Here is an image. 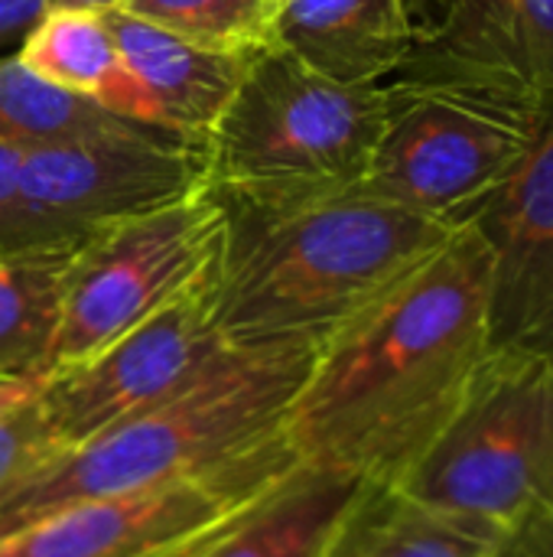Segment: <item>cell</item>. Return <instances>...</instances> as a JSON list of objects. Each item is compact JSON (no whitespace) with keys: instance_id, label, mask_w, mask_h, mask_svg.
Masks as SVG:
<instances>
[{"instance_id":"cell-24","label":"cell","mask_w":553,"mask_h":557,"mask_svg":"<svg viewBox=\"0 0 553 557\" xmlns=\"http://www.w3.org/2000/svg\"><path fill=\"white\" fill-rule=\"evenodd\" d=\"M16 157H20V150L0 147V228H3V222H7V212H10V199H13Z\"/></svg>"},{"instance_id":"cell-7","label":"cell","mask_w":553,"mask_h":557,"mask_svg":"<svg viewBox=\"0 0 553 557\" xmlns=\"http://www.w3.org/2000/svg\"><path fill=\"white\" fill-rule=\"evenodd\" d=\"M394 104L359 193L466 225L515 173L548 117L447 85H391Z\"/></svg>"},{"instance_id":"cell-23","label":"cell","mask_w":553,"mask_h":557,"mask_svg":"<svg viewBox=\"0 0 553 557\" xmlns=\"http://www.w3.org/2000/svg\"><path fill=\"white\" fill-rule=\"evenodd\" d=\"M46 10L49 0H0V55H13Z\"/></svg>"},{"instance_id":"cell-27","label":"cell","mask_w":553,"mask_h":557,"mask_svg":"<svg viewBox=\"0 0 553 557\" xmlns=\"http://www.w3.org/2000/svg\"><path fill=\"white\" fill-rule=\"evenodd\" d=\"M271 3H277V7H280V3H284V0H271Z\"/></svg>"},{"instance_id":"cell-4","label":"cell","mask_w":553,"mask_h":557,"mask_svg":"<svg viewBox=\"0 0 553 557\" xmlns=\"http://www.w3.org/2000/svg\"><path fill=\"white\" fill-rule=\"evenodd\" d=\"M391 104V88L336 85L284 46L261 49L202 140L209 183L241 202L352 193L368 173Z\"/></svg>"},{"instance_id":"cell-9","label":"cell","mask_w":553,"mask_h":557,"mask_svg":"<svg viewBox=\"0 0 553 557\" xmlns=\"http://www.w3.org/2000/svg\"><path fill=\"white\" fill-rule=\"evenodd\" d=\"M297 463L280 441L205 476L68 503L0 539V557H199Z\"/></svg>"},{"instance_id":"cell-1","label":"cell","mask_w":553,"mask_h":557,"mask_svg":"<svg viewBox=\"0 0 553 557\" xmlns=\"http://www.w3.org/2000/svg\"><path fill=\"white\" fill-rule=\"evenodd\" d=\"M492 349V248L466 222L329 333L290 401L300 463L398 486Z\"/></svg>"},{"instance_id":"cell-22","label":"cell","mask_w":553,"mask_h":557,"mask_svg":"<svg viewBox=\"0 0 553 557\" xmlns=\"http://www.w3.org/2000/svg\"><path fill=\"white\" fill-rule=\"evenodd\" d=\"M492 557H553V509H535L499 529Z\"/></svg>"},{"instance_id":"cell-2","label":"cell","mask_w":553,"mask_h":557,"mask_svg":"<svg viewBox=\"0 0 553 557\" xmlns=\"http://www.w3.org/2000/svg\"><path fill=\"white\" fill-rule=\"evenodd\" d=\"M218 202L225 228L212 317L235 349L323 343L460 228L359 189L297 202Z\"/></svg>"},{"instance_id":"cell-20","label":"cell","mask_w":553,"mask_h":557,"mask_svg":"<svg viewBox=\"0 0 553 557\" xmlns=\"http://www.w3.org/2000/svg\"><path fill=\"white\" fill-rule=\"evenodd\" d=\"M114 10L212 52L254 55L277 46L271 0H121Z\"/></svg>"},{"instance_id":"cell-11","label":"cell","mask_w":553,"mask_h":557,"mask_svg":"<svg viewBox=\"0 0 553 557\" xmlns=\"http://www.w3.org/2000/svg\"><path fill=\"white\" fill-rule=\"evenodd\" d=\"M407 85H447L553 114V0H447L398 69Z\"/></svg>"},{"instance_id":"cell-16","label":"cell","mask_w":553,"mask_h":557,"mask_svg":"<svg viewBox=\"0 0 553 557\" xmlns=\"http://www.w3.org/2000/svg\"><path fill=\"white\" fill-rule=\"evenodd\" d=\"M362 486L355 476L297 463L199 557H319Z\"/></svg>"},{"instance_id":"cell-14","label":"cell","mask_w":553,"mask_h":557,"mask_svg":"<svg viewBox=\"0 0 553 557\" xmlns=\"http://www.w3.org/2000/svg\"><path fill=\"white\" fill-rule=\"evenodd\" d=\"M104 16L127 69L150 98L156 127L202 144L231 101L251 55L199 49L121 10H104Z\"/></svg>"},{"instance_id":"cell-19","label":"cell","mask_w":553,"mask_h":557,"mask_svg":"<svg viewBox=\"0 0 553 557\" xmlns=\"http://www.w3.org/2000/svg\"><path fill=\"white\" fill-rule=\"evenodd\" d=\"M121 124L130 121L42 82L16 59V52L0 55V147L23 153L42 144L72 140Z\"/></svg>"},{"instance_id":"cell-21","label":"cell","mask_w":553,"mask_h":557,"mask_svg":"<svg viewBox=\"0 0 553 557\" xmlns=\"http://www.w3.org/2000/svg\"><path fill=\"white\" fill-rule=\"evenodd\" d=\"M68 447L49 424L36 392L0 414V506L33 476L55 463Z\"/></svg>"},{"instance_id":"cell-13","label":"cell","mask_w":553,"mask_h":557,"mask_svg":"<svg viewBox=\"0 0 553 557\" xmlns=\"http://www.w3.org/2000/svg\"><path fill=\"white\" fill-rule=\"evenodd\" d=\"M274 36L336 85H378L404 65L417 29L411 0H284Z\"/></svg>"},{"instance_id":"cell-12","label":"cell","mask_w":553,"mask_h":557,"mask_svg":"<svg viewBox=\"0 0 553 557\" xmlns=\"http://www.w3.org/2000/svg\"><path fill=\"white\" fill-rule=\"evenodd\" d=\"M473 225L492 248V346L553 356V114Z\"/></svg>"},{"instance_id":"cell-3","label":"cell","mask_w":553,"mask_h":557,"mask_svg":"<svg viewBox=\"0 0 553 557\" xmlns=\"http://www.w3.org/2000/svg\"><path fill=\"white\" fill-rule=\"evenodd\" d=\"M319 343L228 349L179 395L65 450L0 506V539L81 499L153 490L215 473L284 441Z\"/></svg>"},{"instance_id":"cell-25","label":"cell","mask_w":553,"mask_h":557,"mask_svg":"<svg viewBox=\"0 0 553 557\" xmlns=\"http://www.w3.org/2000/svg\"><path fill=\"white\" fill-rule=\"evenodd\" d=\"M39 385H26V382H13V379H0V414L10 411L13 405H20L23 398H29Z\"/></svg>"},{"instance_id":"cell-6","label":"cell","mask_w":553,"mask_h":557,"mask_svg":"<svg viewBox=\"0 0 553 557\" xmlns=\"http://www.w3.org/2000/svg\"><path fill=\"white\" fill-rule=\"evenodd\" d=\"M205 147L147 124L42 144L16 157L0 255L75 248L108 225L209 189Z\"/></svg>"},{"instance_id":"cell-10","label":"cell","mask_w":553,"mask_h":557,"mask_svg":"<svg viewBox=\"0 0 553 557\" xmlns=\"http://www.w3.org/2000/svg\"><path fill=\"white\" fill-rule=\"evenodd\" d=\"M212 268L160 313L95 356L52 372L36 388L49 424L68 450L179 395L228 356L231 346L212 317Z\"/></svg>"},{"instance_id":"cell-8","label":"cell","mask_w":553,"mask_h":557,"mask_svg":"<svg viewBox=\"0 0 553 557\" xmlns=\"http://www.w3.org/2000/svg\"><path fill=\"white\" fill-rule=\"evenodd\" d=\"M222 228L225 209L209 186L85 238L65 277L52 372L95 356L202 281Z\"/></svg>"},{"instance_id":"cell-17","label":"cell","mask_w":553,"mask_h":557,"mask_svg":"<svg viewBox=\"0 0 553 557\" xmlns=\"http://www.w3.org/2000/svg\"><path fill=\"white\" fill-rule=\"evenodd\" d=\"M499 529L433 509L398 486L365 483L319 557H492Z\"/></svg>"},{"instance_id":"cell-26","label":"cell","mask_w":553,"mask_h":557,"mask_svg":"<svg viewBox=\"0 0 553 557\" xmlns=\"http://www.w3.org/2000/svg\"><path fill=\"white\" fill-rule=\"evenodd\" d=\"M121 0H49V7H65V10H95V13H104V10H114Z\"/></svg>"},{"instance_id":"cell-5","label":"cell","mask_w":553,"mask_h":557,"mask_svg":"<svg viewBox=\"0 0 553 557\" xmlns=\"http://www.w3.org/2000/svg\"><path fill=\"white\" fill-rule=\"evenodd\" d=\"M398 490L489 529L553 509V356L492 346Z\"/></svg>"},{"instance_id":"cell-18","label":"cell","mask_w":553,"mask_h":557,"mask_svg":"<svg viewBox=\"0 0 553 557\" xmlns=\"http://www.w3.org/2000/svg\"><path fill=\"white\" fill-rule=\"evenodd\" d=\"M75 248L0 255V379H49Z\"/></svg>"},{"instance_id":"cell-15","label":"cell","mask_w":553,"mask_h":557,"mask_svg":"<svg viewBox=\"0 0 553 557\" xmlns=\"http://www.w3.org/2000/svg\"><path fill=\"white\" fill-rule=\"evenodd\" d=\"M16 59L42 82L88 98L114 117L156 127L150 98L127 69L104 13L49 7Z\"/></svg>"}]
</instances>
